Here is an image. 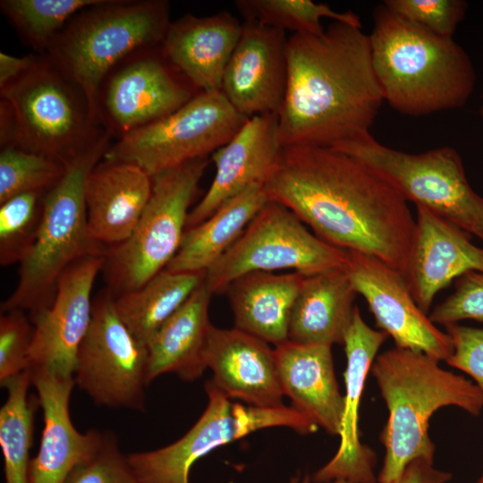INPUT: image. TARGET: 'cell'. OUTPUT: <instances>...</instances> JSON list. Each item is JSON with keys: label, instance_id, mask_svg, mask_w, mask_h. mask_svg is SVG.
Segmentation results:
<instances>
[{"label": "cell", "instance_id": "1f68e13d", "mask_svg": "<svg viewBox=\"0 0 483 483\" xmlns=\"http://www.w3.org/2000/svg\"><path fill=\"white\" fill-rule=\"evenodd\" d=\"M234 5L244 21L289 30L293 34H323V18L361 28L360 17L353 12H336L326 4L309 0H237Z\"/></svg>", "mask_w": 483, "mask_h": 483}, {"label": "cell", "instance_id": "3957f363", "mask_svg": "<svg viewBox=\"0 0 483 483\" xmlns=\"http://www.w3.org/2000/svg\"><path fill=\"white\" fill-rule=\"evenodd\" d=\"M369 37L383 98L398 112L420 116L455 109L471 96L474 67L453 38L428 32L384 4L374 11Z\"/></svg>", "mask_w": 483, "mask_h": 483}, {"label": "cell", "instance_id": "ffe728a7", "mask_svg": "<svg viewBox=\"0 0 483 483\" xmlns=\"http://www.w3.org/2000/svg\"><path fill=\"white\" fill-rule=\"evenodd\" d=\"M31 385L43 411L44 428L37 455L31 459L30 483H64L70 473L100 448L106 432H79L70 415L73 377L33 369Z\"/></svg>", "mask_w": 483, "mask_h": 483}, {"label": "cell", "instance_id": "277c9868", "mask_svg": "<svg viewBox=\"0 0 483 483\" xmlns=\"http://www.w3.org/2000/svg\"><path fill=\"white\" fill-rule=\"evenodd\" d=\"M372 375L388 410L380 440L385 448L379 483H391L413 460H434L429 419L439 409L455 406L472 416L483 410L476 384L439 366L424 352L401 347L377 355Z\"/></svg>", "mask_w": 483, "mask_h": 483}, {"label": "cell", "instance_id": "ee69618b", "mask_svg": "<svg viewBox=\"0 0 483 483\" xmlns=\"http://www.w3.org/2000/svg\"><path fill=\"white\" fill-rule=\"evenodd\" d=\"M308 483H310V481ZM318 483H354V482H352L346 479H335V480H331L327 482H318Z\"/></svg>", "mask_w": 483, "mask_h": 483}, {"label": "cell", "instance_id": "d590c367", "mask_svg": "<svg viewBox=\"0 0 483 483\" xmlns=\"http://www.w3.org/2000/svg\"><path fill=\"white\" fill-rule=\"evenodd\" d=\"M383 4L410 22L445 38H453L467 10L463 0H386Z\"/></svg>", "mask_w": 483, "mask_h": 483}, {"label": "cell", "instance_id": "ba28073f", "mask_svg": "<svg viewBox=\"0 0 483 483\" xmlns=\"http://www.w3.org/2000/svg\"><path fill=\"white\" fill-rule=\"evenodd\" d=\"M208 158L186 162L152 177L148 203L131 235L108 247L102 271L116 297L143 286L176 255Z\"/></svg>", "mask_w": 483, "mask_h": 483}, {"label": "cell", "instance_id": "836d02e7", "mask_svg": "<svg viewBox=\"0 0 483 483\" xmlns=\"http://www.w3.org/2000/svg\"><path fill=\"white\" fill-rule=\"evenodd\" d=\"M47 191H30L0 204V264L21 263L30 252L40 227Z\"/></svg>", "mask_w": 483, "mask_h": 483}, {"label": "cell", "instance_id": "74e56055", "mask_svg": "<svg viewBox=\"0 0 483 483\" xmlns=\"http://www.w3.org/2000/svg\"><path fill=\"white\" fill-rule=\"evenodd\" d=\"M33 326L23 310L2 312L0 317V384L28 369Z\"/></svg>", "mask_w": 483, "mask_h": 483}, {"label": "cell", "instance_id": "9a60e30c", "mask_svg": "<svg viewBox=\"0 0 483 483\" xmlns=\"http://www.w3.org/2000/svg\"><path fill=\"white\" fill-rule=\"evenodd\" d=\"M104 262L105 256L74 262L60 276L51 305L30 316L33 332L28 369L73 377L78 351L91 322L93 284Z\"/></svg>", "mask_w": 483, "mask_h": 483}, {"label": "cell", "instance_id": "7a4b0ae2", "mask_svg": "<svg viewBox=\"0 0 483 483\" xmlns=\"http://www.w3.org/2000/svg\"><path fill=\"white\" fill-rule=\"evenodd\" d=\"M286 60L283 146L332 147L370 132L384 98L361 28L334 21L319 36L292 34Z\"/></svg>", "mask_w": 483, "mask_h": 483}, {"label": "cell", "instance_id": "ab89813d", "mask_svg": "<svg viewBox=\"0 0 483 483\" xmlns=\"http://www.w3.org/2000/svg\"><path fill=\"white\" fill-rule=\"evenodd\" d=\"M445 330L453 344L446 363L471 377L483 394V328L456 323Z\"/></svg>", "mask_w": 483, "mask_h": 483}, {"label": "cell", "instance_id": "5bb4252c", "mask_svg": "<svg viewBox=\"0 0 483 483\" xmlns=\"http://www.w3.org/2000/svg\"><path fill=\"white\" fill-rule=\"evenodd\" d=\"M199 92L167 60L161 45L142 47L118 63L101 82L97 120L118 140L174 113Z\"/></svg>", "mask_w": 483, "mask_h": 483}, {"label": "cell", "instance_id": "4dcf8cb0", "mask_svg": "<svg viewBox=\"0 0 483 483\" xmlns=\"http://www.w3.org/2000/svg\"><path fill=\"white\" fill-rule=\"evenodd\" d=\"M30 369L6 381L7 399L0 410V446L4 483H30V450L32 445L38 397L29 395Z\"/></svg>", "mask_w": 483, "mask_h": 483}, {"label": "cell", "instance_id": "44dd1931", "mask_svg": "<svg viewBox=\"0 0 483 483\" xmlns=\"http://www.w3.org/2000/svg\"><path fill=\"white\" fill-rule=\"evenodd\" d=\"M204 359L213 372L210 380L230 399L260 408L284 406L275 349L265 341L236 327L211 325Z\"/></svg>", "mask_w": 483, "mask_h": 483}, {"label": "cell", "instance_id": "f546056e", "mask_svg": "<svg viewBox=\"0 0 483 483\" xmlns=\"http://www.w3.org/2000/svg\"><path fill=\"white\" fill-rule=\"evenodd\" d=\"M206 272L164 269L143 286L114 297L116 311L132 335L147 343L204 283Z\"/></svg>", "mask_w": 483, "mask_h": 483}, {"label": "cell", "instance_id": "8992f818", "mask_svg": "<svg viewBox=\"0 0 483 483\" xmlns=\"http://www.w3.org/2000/svg\"><path fill=\"white\" fill-rule=\"evenodd\" d=\"M111 138L105 131L45 193L37 239L20 263L17 285L2 302L1 313L20 309L32 316L43 310L51 305L57 282L71 265L89 256L106 255L107 248L89 232L84 189L89 173L103 158Z\"/></svg>", "mask_w": 483, "mask_h": 483}, {"label": "cell", "instance_id": "8d00e7d4", "mask_svg": "<svg viewBox=\"0 0 483 483\" xmlns=\"http://www.w3.org/2000/svg\"><path fill=\"white\" fill-rule=\"evenodd\" d=\"M64 483H142L132 470L128 455L120 450L112 432L106 431L98 451L77 466Z\"/></svg>", "mask_w": 483, "mask_h": 483}, {"label": "cell", "instance_id": "7bdbcfd3", "mask_svg": "<svg viewBox=\"0 0 483 483\" xmlns=\"http://www.w3.org/2000/svg\"><path fill=\"white\" fill-rule=\"evenodd\" d=\"M300 477L297 475L296 477L292 478L290 481V483H299ZM310 481V479L308 475L305 476V478L302 480V483H308Z\"/></svg>", "mask_w": 483, "mask_h": 483}, {"label": "cell", "instance_id": "60d3db41", "mask_svg": "<svg viewBox=\"0 0 483 483\" xmlns=\"http://www.w3.org/2000/svg\"><path fill=\"white\" fill-rule=\"evenodd\" d=\"M451 472L434 466V460L418 458L411 462L402 474L391 483H448Z\"/></svg>", "mask_w": 483, "mask_h": 483}, {"label": "cell", "instance_id": "e0dca14e", "mask_svg": "<svg viewBox=\"0 0 483 483\" xmlns=\"http://www.w3.org/2000/svg\"><path fill=\"white\" fill-rule=\"evenodd\" d=\"M287 40L284 30L255 21L242 22L221 90L247 118L279 114L287 84Z\"/></svg>", "mask_w": 483, "mask_h": 483}, {"label": "cell", "instance_id": "30bf717a", "mask_svg": "<svg viewBox=\"0 0 483 483\" xmlns=\"http://www.w3.org/2000/svg\"><path fill=\"white\" fill-rule=\"evenodd\" d=\"M222 90L200 91L167 116L110 144L103 159L138 165L148 175L208 157L247 121Z\"/></svg>", "mask_w": 483, "mask_h": 483}, {"label": "cell", "instance_id": "83f0119b", "mask_svg": "<svg viewBox=\"0 0 483 483\" xmlns=\"http://www.w3.org/2000/svg\"><path fill=\"white\" fill-rule=\"evenodd\" d=\"M344 269L305 275L294 301L288 340L301 343H343L356 297Z\"/></svg>", "mask_w": 483, "mask_h": 483}, {"label": "cell", "instance_id": "d6a6232c", "mask_svg": "<svg viewBox=\"0 0 483 483\" xmlns=\"http://www.w3.org/2000/svg\"><path fill=\"white\" fill-rule=\"evenodd\" d=\"M100 0H2L0 10L21 40L36 54L50 44L80 10Z\"/></svg>", "mask_w": 483, "mask_h": 483}, {"label": "cell", "instance_id": "b9f144b4", "mask_svg": "<svg viewBox=\"0 0 483 483\" xmlns=\"http://www.w3.org/2000/svg\"><path fill=\"white\" fill-rule=\"evenodd\" d=\"M36 56L37 54L14 56L0 52V88L24 72L33 64Z\"/></svg>", "mask_w": 483, "mask_h": 483}, {"label": "cell", "instance_id": "4316f807", "mask_svg": "<svg viewBox=\"0 0 483 483\" xmlns=\"http://www.w3.org/2000/svg\"><path fill=\"white\" fill-rule=\"evenodd\" d=\"M213 293L203 283L156 332L147 343V381L176 374L193 381L207 369L204 352L208 330V307Z\"/></svg>", "mask_w": 483, "mask_h": 483}, {"label": "cell", "instance_id": "5b68a950", "mask_svg": "<svg viewBox=\"0 0 483 483\" xmlns=\"http://www.w3.org/2000/svg\"><path fill=\"white\" fill-rule=\"evenodd\" d=\"M105 131L81 89L46 55L0 88V145L69 165Z\"/></svg>", "mask_w": 483, "mask_h": 483}, {"label": "cell", "instance_id": "e575fe53", "mask_svg": "<svg viewBox=\"0 0 483 483\" xmlns=\"http://www.w3.org/2000/svg\"><path fill=\"white\" fill-rule=\"evenodd\" d=\"M67 165L44 155L6 146L0 151V204L19 194L47 191L63 178Z\"/></svg>", "mask_w": 483, "mask_h": 483}, {"label": "cell", "instance_id": "f35d334b", "mask_svg": "<svg viewBox=\"0 0 483 483\" xmlns=\"http://www.w3.org/2000/svg\"><path fill=\"white\" fill-rule=\"evenodd\" d=\"M445 326L463 319L483 322V272L470 271L455 280L454 292L428 316Z\"/></svg>", "mask_w": 483, "mask_h": 483}, {"label": "cell", "instance_id": "7c38bea8", "mask_svg": "<svg viewBox=\"0 0 483 483\" xmlns=\"http://www.w3.org/2000/svg\"><path fill=\"white\" fill-rule=\"evenodd\" d=\"M208 405L200 418L180 439L160 449L128 454L142 483H190V471L199 458L254 431L287 427L300 434L318 428L292 407L260 408L232 402L216 385L205 384Z\"/></svg>", "mask_w": 483, "mask_h": 483}, {"label": "cell", "instance_id": "9c48e42d", "mask_svg": "<svg viewBox=\"0 0 483 483\" xmlns=\"http://www.w3.org/2000/svg\"><path fill=\"white\" fill-rule=\"evenodd\" d=\"M332 148L373 167L407 201L430 209L483 241V197L470 187L454 148L406 153L381 144L370 132Z\"/></svg>", "mask_w": 483, "mask_h": 483}, {"label": "cell", "instance_id": "d4e9b609", "mask_svg": "<svg viewBox=\"0 0 483 483\" xmlns=\"http://www.w3.org/2000/svg\"><path fill=\"white\" fill-rule=\"evenodd\" d=\"M284 394L292 408L330 435L341 433L344 409L335 374L332 345L287 341L275 346Z\"/></svg>", "mask_w": 483, "mask_h": 483}, {"label": "cell", "instance_id": "8fae6325", "mask_svg": "<svg viewBox=\"0 0 483 483\" xmlns=\"http://www.w3.org/2000/svg\"><path fill=\"white\" fill-rule=\"evenodd\" d=\"M347 250L310 233L286 207L268 200L238 240L207 272L205 284L220 293L251 272L292 269L303 275L344 269Z\"/></svg>", "mask_w": 483, "mask_h": 483}, {"label": "cell", "instance_id": "f1b7e54d", "mask_svg": "<svg viewBox=\"0 0 483 483\" xmlns=\"http://www.w3.org/2000/svg\"><path fill=\"white\" fill-rule=\"evenodd\" d=\"M267 201L259 183L230 198L202 223L185 231L176 255L165 269L207 272L238 240Z\"/></svg>", "mask_w": 483, "mask_h": 483}, {"label": "cell", "instance_id": "d6986e66", "mask_svg": "<svg viewBox=\"0 0 483 483\" xmlns=\"http://www.w3.org/2000/svg\"><path fill=\"white\" fill-rule=\"evenodd\" d=\"M276 114L254 115L224 146L211 154L215 177L190 211L186 230L209 217L224 202L249 186L264 184L283 148Z\"/></svg>", "mask_w": 483, "mask_h": 483}, {"label": "cell", "instance_id": "2e32d148", "mask_svg": "<svg viewBox=\"0 0 483 483\" xmlns=\"http://www.w3.org/2000/svg\"><path fill=\"white\" fill-rule=\"evenodd\" d=\"M344 271L367 301L377 326L396 347L421 352L439 361L447 360L453 352L450 336L419 308L397 270L372 256L347 250Z\"/></svg>", "mask_w": 483, "mask_h": 483}, {"label": "cell", "instance_id": "6da1fadb", "mask_svg": "<svg viewBox=\"0 0 483 483\" xmlns=\"http://www.w3.org/2000/svg\"><path fill=\"white\" fill-rule=\"evenodd\" d=\"M322 241L372 256L407 275L416 220L377 171L332 147L284 146L263 184Z\"/></svg>", "mask_w": 483, "mask_h": 483}, {"label": "cell", "instance_id": "4fadbf2b", "mask_svg": "<svg viewBox=\"0 0 483 483\" xmlns=\"http://www.w3.org/2000/svg\"><path fill=\"white\" fill-rule=\"evenodd\" d=\"M147 346L123 322L114 297L101 292L93 300L91 322L78 351L73 380L100 406L143 411Z\"/></svg>", "mask_w": 483, "mask_h": 483}, {"label": "cell", "instance_id": "484cf974", "mask_svg": "<svg viewBox=\"0 0 483 483\" xmlns=\"http://www.w3.org/2000/svg\"><path fill=\"white\" fill-rule=\"evenodd\" d=\"M298 272H251L225 289L236 328L275 347L288 341L292 307L304 279Z\"/></svg>", "mask_w": 483, "mask_h": 483}, {"label": "cell", "instance_id": "cb8c5ba5", "mask_svg": "<svg viewBox=\"0 0 483 483\" xmlns=\"http://www.w3.org/2000/svg\"><path fill=\"white\" fill-rule=\"evenodd\" d=\"M242 23L226 11L185 14L171 21L161 48L167 60L199 91L221 90L224 72Z\"/></svg>", "mask_w": 483, "mask_h": 483}, {"label": "cell", "instance_id": "7402d4cb", "mask_svg": "<svg viewBox=\"0 0 483 483\" xmlns=\"http://www.w3.org/2000/svg\"><path fill=\"white\" fill-rule=\"evenodd\" d=\"M414 240L405 277L419 308L428 314L435 296L470 271L483 272V249L470 234L423 206H416Z\"/></svg>", "mask_w": 483, "mask_h": 483}, {"label": "cell", "instance_id": "52a82bcc", "mask_svg": "<svg viewBox=\"0 0 483 483\" xmlns=\"http://www.w3.org/2000/svg\"><path fill=\"white\" fill-rule=\"evenodd\" d=\"M170 23L166 0H100L72 16L44 54L81 89L97 118L106 74L132 52L161 45Z\"/></svg>", "mask_w": 483, "mask_h": 483}, {"label": "cell", "instance_id": "f6af8a7d", "mask_svg": "<svg viewBox=\"0 0 483 483\" xmlns=\"http://www.w3.org/2000/svg\"><path fill=\"white\" fill-rule=\"evenodd\" d=\"M476 483H483V471H482L481 476L479 477V479H478V481Z\"/></svg>", "mask_w": 483, "mask_h": 483}, {"label": "cell", "instance_id": "ac0fdd59", "mask_svg": "<svg viewBox=\"0 0 483 483\" xmlns=\"http://www.w3.org/2000/svg\"><path fill=\"white\" fill-rule=\"evenodd\" d=\"M388 335L369 326L356 306L343 340L346 355L344 409L340 445L334 457L315 472L314 483L346 479L354 483H377L375 453L359 437V406L366 377L377 353Z\"/></svg>", "mask_w": 483, "mask_h": 483}, {"label": "cell", "instance_id": "603a6c76", "mask_svg": "<svg viewBox=\"0 0 483 483\" xmlns=\"http://www.w3.org/2000/svg\"><path fill=\"white\" fill-rule=\"evenodd\" d=\"M151 191L152 177L140 167L102 158L85 182L91 238L106 248L124 242L135 230Z\"/></svg>", "mask_w": 483, "mask_h": 483}]
</instances>
